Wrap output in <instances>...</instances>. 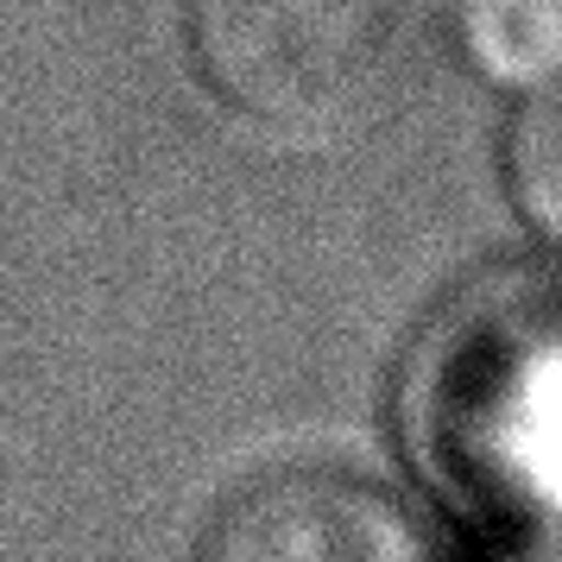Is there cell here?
<instances>
[{
    "mask_svg": "<svg viewBox=\"0 0 562 562\" xmlns=\"http://www.w3.org/2000/svg\"><path fill=\"white\" fill-rule=\"evenodd\" d=\"M405 436L430 486L506 537H562V266L474 272L405 367Z\"/></svg>",
    "mask_w": 562,
    "mask_h": 562,
    "instance_id": "1",
    "label": "cell"
},
{
    "mask_svg": "<svg viewBox=\"0 0 562 562\" xmlns=\"http://www.w3.org/2000/svg\"><path fill=\"white\" fill-rule=\"evenodd\" d=\"M449 38L506 102L562 77V0H456Z\"/></svg>",
    "mask_w": 562,
    "mask_h": 562,
    "instance_id": "4",
    "label": "cell"
},
{
    "mask_svg": "<svg viewBox=\"0 0 562 562\" xmlns=\"http://www.w3.org/2000/svg\"><path fill=\"white\" fill-rule=\"evenodd\" d=\"M196 562H436V543L398 486L341 461H279L215 499Z\"/></svg>",
    "mask_w": 562,
    "mask_h": 562,
    "instance_id": "3",
    "label": "cell"
},
{
    "mask_svg": "<svg viewBox=\"0 0 562 562\" xmlns=\"http://www.w3.org/2000/svg\"><path fill=\"white\" fill-rule=\"evenodd\" d=\"M499 178L543 259L562 266V77L518 95L499 139Z\"/></svg>",
    "mask_w": 562,
    "mask_h": 562,
    "instance_id": "5",
    "label": "cell"
},
{
    "mask_svg": "<svg viewBox=\"0 0 562 562\" xmlns=\"http://www.w3.org/2000/svg\"><path fill=\"white\" fill-rule=\"evenodd\" d=\"M178 45L209 108L272 146H335L405 82L398 0H178Z\"/></svg>",
    "mask_w": 562,
    "mask_h": 562,
    "instance_id": "2",
    "label": "cell"
}]
</instances>
